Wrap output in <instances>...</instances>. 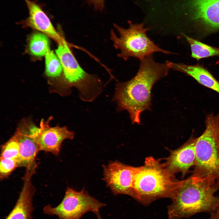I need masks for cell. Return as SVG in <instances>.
I'll list each match as a JSON object with an SVG mask.
<instances>
[{
  "instance_id": "30bf717a",
  "label": "cell",
  "mask_w": 219,
  "mask_h": 219,
  "mask_svg": "<svg viewBox=\"0 0 219 219\" xmlns=\"http://www.w3.org/2000/svg\"><path fill=\"white\" fill-rule=\"evenodd\" d=\"M33 122L29 119L23 120L13 135L19 145L16 160L18 167L28 168L36 165L35 159L39 150L37 141L33 135Z\"/></svg>"
},
{
  "instance_id": "ac0fdd59",
  "label": "cell",
  "mask_w": 219,
  "mask_h": 219,
  "mask_svg": "<svg viewBox=\"0 0 219 219\" xmlns=\"http://www.w3.org/2000/svg\"><path fill=\"white\" fill-rule=\"evenodd\" d=\"M45 73L50 77L59 76L63 70L60 61L57 54L50 50L45 55Z\"/></svg>"
},
{
  "instance_id": "d6986e66",
  "label": "cell",
  "mask_w": 219,
  "mask_h": 219,
  "mask_svg": "<svg viewBox=\"0 0 219 219\" xmlns=\"http://www.w3.org/2000/svg\"><path fill=\"white\" fill-rule=\"evenodd\" d=\"M19 143L13 136L2 147L0 158L12 159L16 161L19 155Z\"/></svg>"
},
{
  "instance_id": "8fae6325",
  "label": "cell",
  "mask_w": 219,
  "mask_h": 219,
  "mask_svg": "<svg viewBox=\"0 0 219 219\" xmlns=\"http://www.w3.org/2000/svg\"><path fill=\"white\" fill-rule=\"evenodd\" d=\"M51 119V117L47 121L41 120L37 142L39 151L57 155L63 142L66 139H73L75 134L73 131L69 130L65 126L50 127L49 123Z\"/></svg>"
},
{
  "instance_id": "6da1fadb",
  "label": "cell",
  "mask_w": 219,
  "mask_h": 219,
  "mask_svg": "<svg viewBox=\"0 0 219 219\" xmlns=\"http://www.w3.org/2000/svg\"><path fill=\"white\" fill-rule=\"evenodd\" d=\"M140 60L136 75L129 81L116 84L112 99L116 103L118 112L127 111L132 124H140L141 114L151 110L152 87L166 76L170 69L165 62H156L153 54Z\"/></svg>"
},
{
  "instance_id": "3957f363",
  "label": "cell",
  "mask_w": 219,
  "mask_h": 219,
  "mask_svg": "<svg viewBox=\"0 0 219 219\" xmlns=\"http://www.w3.org/2000/svg\"><path fill=\"white\" fill-rule=\"evenodd\" d=\"M182 180L177 179L164 163L153 157L145 160L135 175L132 198L144 205L161 198L172 199Z\"/></svg>"
},
{
  "instance_id": "e0dca14e",
  "label": "cell",
  "mask_w": 219,
  "mask_h": 219,
  "mask_svg": "<svg viewBox=\"0 0 219 219\" xmlns=\"http://www.w3.org/2000/svg\"><path fill=\"white\" fill-rule=\"evenodd\" d=\"M43 33H36L30 37L29 43L30 52L37 57L45 56L50 50L48 37Z\"/></svg>"
},
{
  "instance_id": "5b68a950",
  "label": "cell",
  "mask_w": 219,
  "mask_h": 219,
  "mask_svg": "<svg viewBox=\"0 0 219 219\" xmlns=\"http://www.w3.org/2000/svg\"><path fill=\"white\" fill-rule=\"evenodd\" d=\"M63 72V80L60 93L69 95L72 87L76 88L83 101L92 102L102 92L103 85L96 76L86 72L80 66L67 42L59 45L56 50Z\"/></svg>"
},
{
  "instance_id": "5bb4252c",
  "label": "cell",
  "mask_w": 219,
  "mask_h": 219,
  "mask_svg": "<svg viewBox=\"0 0 219 219\" xmlns=\"http://www.w3.org/2000/svg\"><path fill=\"white\" fill-rule=\"evenodd\" d=\"M34 169H27L23 185L16 203L5 219H30L33 210L32 201L35 189L31 179Z\"/></svg>"
},
{
  "instance_id": "2e32d148",
  "label": "cell",
  "mask_w": 219,
  "mask_h": 219,
  "mask_svg": "<svg viewBox=\"0 0 219 219\" xmlns=\"http://www.w3.org/2000/svg\"><path fill=\"white\" fill-rule=\"evenodd\" d=\"M190 45L191 56L197 60L208 57L219 56V48L208 45L183 34Z\"/></svg>"
},
{
  "instance_id": "44dd1931",
  "label": "cell",
  "mask_w": 219,
  "mask_h": 219,
  "mask_svg": "<svg viewBox=\"0 0 219 219\" xmlns=\"http://www.w3.org/2000/svg\"><path fill=\"white\" fill-rule=\"evenodd\" d=\"M105 0H86L88 3L97 11H102L105 7Z\"/></svg>"
},
{
  "instance_id": "ffe728a7",
  "label": "cell",
  "mask_w": 219,
  "mask_h": 219,
  "mask_svg": "<svg viewBox=\"0 0 219 219\" xmlns=\"http://www.w3.org/2000/svg\"><path fill=\"white\" fill-rule=\"evenodd\" d=\"M18 167L16 160L0 158V178L1 180L8 177Z\"/></svg>"
},
{
  "instance_id": "9a60e30c",
  "label": "cell",
  "mask_w": 219,
  "mask_h": 219,
  "mask_svg": "<svg viewBox=\"0 0 219 219\" xmlns=\"http://www.w3.org/2000/svg\"><path fill=\"white\" fill-rule=\"evenodd\" d=\"M170 67L171 69L191 76L200 84L219 94V82L203 66L198 64L189 65L172 62Z\"/></svg>"
},
{
  "instance_id": "7a4b0ae2",
  "label": "cell",
  "mask_w": 219,
  "mask_h": 219,
  "mask_svg": "<svg viewBox=\"0 0 219 219\" xmlns=\"http://www.w3.org/2000/svg\"><path fill=\"white\" fill-rule=\"evenodd\" d=\"M219 189V180L212 177L192 175L182 180L168 207L170 219L188 218L198 213H210L219 205L215 195Z\"/></svg>"
},
{
  "instance_id": "4fadbf2b",
  "label": "cell",
  "mask_w": 219,
  "mask_h": 219,
  "mask_svg": "<svg viewBox=\"0 0 219 219\" xmlns=\"http://www.w3.org/2000/svg\"><path fill=\"white\" fill-rule=\"evenodd\" d=\"M196 138L191 136L178 148L171 151L164 162L169 170L172 174L181 173L183 177L195 164L196 160Z\"/></svg>"
},
{
  "instance_id": "52a82bcc",
  "label": "cell",
  "mask_w": 219,
  "mask_h": 219,
  "mask_svg": "<svg viewBox=\"0 0 219 219\" xmlns=\"http://www.w3.org/2000/svg\"><path fill=\"white\" fill-rule=\"evenodd\" d=\"M129 27L124 28L116 24L114 27L119 35L117 36L113 30L110 33V39L116 49L120 53L117 56L125 60L130 57L140 60L155 52H160L165 54H173L169 51L160 48L148 36L146 33L149 28H145L144 23H134L128 21Z\"/></svg>"
},
{
  "instance_id": "7c38bea8",
  "label": "cell",
  "mask_w": 219,
  "mask_h": 219,
  "mask_svg": "<svg viewBox=\"0 0 219 219\" xmlns=\"http://www.w3.org/2000/svg\"><path fill=\"white\" fill-rule=\"evenodd\" d=\"M27 6L29 16L21 23L25 27L36 29L50 37L59 45L67 41L56 30L41 5L35 1L24 0Z\"/></svg>"
},
{
  "instance_id": "8992f818",
  "label": "cell",
  "mask_w": 219,
  "mask_h": 219,
  "mask_svg": "<svg viewBox=\"0 0 219 219\" xmlns=\"http://www.w3.org/2000/svg\"><path fill=\"white\" fill-rule=\"evenodd\" d=\"M206 129L196 138V160L192 175L219 180V114H207Z\"/></svg>"
},
{
  "instance_id": "7402d4cb",
  "label": "cell",
  "mask_w": 219,
  "mask_h": 219,
  "mask_svg": "<svg viewBox=\"0 0 219 219\" xmlns=\"http://www.w3.org/2000/svg\"><path fill=\"white\" fill-rule=\"evenodd\" d=\"M210 219H219V205L213 211L210 213Z\"/></svg>"
},
{
  "instance_id": "277c9868",
  "label": "cell",
  "mask_w": 219,
  "mask_h": 219,
  "mask_svg": "<svg viewBox=\"0 0 219 219\" xmlns=\"http://www.w3.org/2000/svg\"><path fill=\"white\" fill-rule=\"evenodd\" d=\"M161 13L172 24L185 23L205 31L219 30V0H160Z\"/></svg>"
},
{
  "instance_id": "ba28073f",
  "label": "cell",
  "mask_w": 219,
  "mask_h": 219,
  "mask_svg": "<svg viewBox=\"0 0 219 219\" xmlns=\"http://www.w3.org/2000/svg\"><path fill=\"white\" fill-rule=\"evenodd\" d=\"M106 204L91 196L84 189L77 191L68 187L64 197L57 206L48 205L43 208V212L49 215H55L59 219H80L85 214L94 212L98 219H102L100 209Z\"/></svg>"
},
{
  "instance_id": "9c48e42d",
  "label": "cell",
  "mask_w": 219,
  "mask_h": 219,
  "mask_svg": "<svg viewBox=\"0 0 219 219\" xmlns=\"http://www.w3.org/2000/svg\"><path fill=\"white\" fill-rule=\"evenodd\" d=\"M103 180L114 195L122 194L132 197L137 167L123 164L118 161H110L103 165Z\"/></svg>"
}]
</instances>
